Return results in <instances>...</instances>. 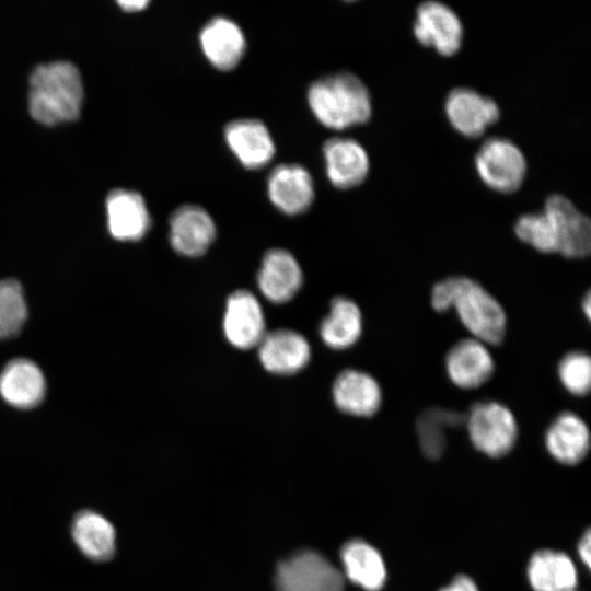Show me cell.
<instances>
[{"label": "cell", "mask_w": 591, "mask_h": 591, "mask_svg": "<svg viewBox=\"0 0 591 591\" xmlns=\"http://www.w3.org/2000/svg\"><path fill=\"white\" fill-rule=\"evenodd\" d=\"M431 304L438 312L455 308L461 322L478 339L501 344L506 315L501 305L477 282L466 277H451L432 288Z\"/></svg>", "instance_id": "cell-1"}, {"label": "cell", "mask_w": 591, "mask_h": 591, "mask_svg": "<svg viewBox=\"0 0 591 591\" xmlns=\"http://www.w3.org/2000/svg\"><path fill=\"white\" fill-rule=\"evenodd\" d=\"M306 100L316 119L332 129L366 124L372 115L368 88L359 77L349 71L334 72L316 79L308 89Z\"/></svg>", "instance_id": "cell-2"}, {"label": "cell", "mask_w": 591, "mask_h": 591, "mask_svg": "<svg viewBox=\"0 0 591 591\" xmlns=\"http://www.w3.org/2000/svg\"><path fill=\"white\" fill-rule=\"evenodd\" d=\"M83 85L77 67L69 61L38 66L30 80L32 117L45 125L74 120L81 112Z\"/></svg>", "instance_id": "cell-3"}, {"label": "cell", "mask_w": 591, "mask_h": 591, "mask_svg": "<svg viewBox=\"0 0 591 591\" xmlns=\"http://www.w3.org/2000/svg\"><path fill=\"white\" fill-rule=\"evenodd\" d=\"M475 167L484 184L501 194L517 192L526 175V160L520 148L499 137L489 138L480 146Z\"/></svg>", "instance_id": "cell-4"}, {"label": "cell", "mask_w": 591, "mask_h": 591, "mask_svg": "<svg viewBox=\"0 0 591 591\" xmlns=\"http://www.w3.org/2000/svg\"><path fill=\"white\" fill-rule=\"evenodd\" d=\"M465 422L473 445L488 456H503L514 445L517 422L512 413L501 404L484 402L473 405Z\"/></svg>", "instance_id": "cell-5"}, {"label": "cell", "mask_w": 591, "mask_h": 591, "mask_svg": "<svg viewBox=\"0 0 591 591\" xmlns=\"http://www.w3.org/2000/svg\"><path fill=\"white\" fill-rule=\"evenodd\" d=\"M277 591H344L341 572L322 555L303 551L279 564Z\"/></svg>", "instance_id": "cell-6"}, {"label": "cell", "mask_w": 591, "mask_h": 591, "mask_svg": "<svg viewBox=\"0 0 591 591\" xmlns=\"http://www.w3.org/2000/svg\"><path fill=\"white\" fill-rule=\"evenodd\" d=\"M415 38L442 56H453L462 45L463 26L457 14L439 1H425L416 9Z\"/></svg>", "instance_id": "cell-7"}, {"label": "cell", "mask_w": 591, "mask_h": 591, "mask_svg": "<svg viewBox=\"0 0 591 591\" xmlns=\"http://www.w3.org/2000/svg\"><path fill=\"white\" fill-rule=\"evenodd\" d=\"M445 115L452 127L467 138H478L500 117L498 104L471 88H455L444 102Z\"/></svg>", "instance_id": "cell-8"}, {"label": "cell", "mask_w": 591, "mask_h": 591, "mask_svg": "<svg viewBox=\"0 0 591 591\" xmlns=\"http://www.w3.org/2000/svg\"><path fill=\"white\" fill-rule=\"evenodd\" d=\"M543 210L553 221L558 253L568 258L587 257L591 250L590 219L560 194L551 195Z\"/></svg>", "instance_id": "cell-9"}, {"label": "cell", "mask_w": 591, "mask_h": 591, "mask_svg": "<svg viewBox=\"0 0 591 591\" xmlns=\"http://www.w3.org/2000/svg\"><path fill=\"white\" fill-rule=\"evenodd\" d=\"M267 194L271 204L280 211L299 215L306 211L314 200V182L303 165L279 164L268 175Z\"/></svg>", "instance_id": "cell-10"}, {"label": "cell", "mask_w": 591, "mask_h": 591, "mask_svg": "<svg viewBox=\"0 0 591 591\" xmlns=\"http://www.w3.org/2000/svg\"><path fill=\"white\" fill-rule=\"evenodd\" d=\"M224 139L239 162L247 169H259L275 155L276 146L268 127L257 118H237L224 127Z\"/></svg>", "instance_id": "cell-11"}, {"label": "cell", "mask_w": 591, "mask_h": 591, "mask_svg": "<svg viewBox=\"0 0 591 591\" xmlns=\"http://www.w3.org/2000/svg\"><path fill=\"white\" fill-rule=\"evenodd\" d=\"M326 175L337 188L349 189L364 182L370 169L366 149L355 139L333 137L322 148Z\"/></svg>", "instance_id": "cell-12"}, {"label": "cell", "mask_w": 591, "mask_h": 591, "mask_svg": "<svg viewBox=\"0 0 591 591\" xmlns=\"http://www.w3.org/2000/svg\"><path fill=\"white\" fill-rule=\"evenodd\" d=\"M216 236V224L201 206L185 204L176 208L170 218V241L173 248L185 256L204 254Z\"/></svg>", "instance_id": "cell-13"}, {"label": "cell", "mask_w": 591, "mask_h": 591, "mask_svg": "<svg viewBox=\"0 0 591 591\" xmlns=\"http://www.w3.org/2000/svg\"><path fill=\"white\" fill-rule=\"evenodd\" d=\"M200 48L207 60L219 70L235 68L246 49L240 25L223 15L211 18L199 32Z\"/></svg>", "instance_id": "cell-14"}, {"label": "cell", "mask_w": 591, "mask_h": 591, "mask_svg": "<svg viewBox=\"0 0 591 591\" xmlns=\"http://www.w3.org/2000/svg\"><path fill=\"white\" fill-rule=\"evenodd\" d=\"M223 328L227 339L239 349H248L259 344L265 335V321L254 294L237 290L229 297Z\"/></svg>", "instance_id": "cell-15"}, {"label": "cell", "mask_w": 591, "mask_h": 591, "mask_svg": "<svg viewBox=\"0 0 591 591\" xmlns=\"http://www.w3.org/2000/svg\"><path fill=\"white\" fill-rule=\"evenodd\" d=\"M257 346L260 363L275 374L296 373L309 362L311 356L306 339L290 329L265 333Z\"/></svg>", "instance_id": "cell-16"}, {"label": "cell", "mask_w": 591, "mask_h": 591, "mask_svg": "<svg viewBox=\"0 0 591 591\" xmlns=\"http://www.w3.org/2000/svg\"><path fill=\"white\" fill-rule=\"evenodd\" d=\"M111 234L120 241H137L150 228V215L143 197L134 190L115 189L106 199Z\"/></svg>", "instance_id": "cell-17"}, {"label": "cell", "mask_w": 591, "mask_h": 591, "mask_svg": "<svg viewBox=\"0 0 591 591\" xmlns=\"http://www.w3.org/2000/svg\"><path fill=\"white\" fill-rule=\"evenodd\" d=\"M257 281L265 298L274 303H283L299 290L302 271L291 253L273 248L263 258Z\"/></svg>", "instance_id": "cell-18"}, {"label": "cell", "mask_w": 591, "mask_h": 591, "mask_svg": "<svg viewBox=\"0 0 591 591\" xmlns=\"http://www.w3.org/2000/svg\"><path fill=\"white\" fill-rule=\"evenodd\" d=\"M450 380L462 389L484 384L494 372V361L487 348L477 339H464L454 345L445 357Z\"/></svg>", "instance_id": "cell-19"}, {"label": "cell", "mask_w": 591, "mask_h": 591, "mask_svg": "<svg viewBox=\"0 0 591 591\" xmlns=\"http://www.w3.org/2000/svg\"><path fill=\"white\" fill-rule=\"evenodd\" d=\"M333 397L336 406L344 413L370 417L382 402V393L376 381L363 372L346 370L335 380Z\"/></svg>", "instance_id": "cell-20"}, {"label": "cell", "mask_w": 591, "mask_h": 591, "mask_svg": "<svg viewBox=\"0 0 591 591\" xmlns=\"http://www.w3.org/2000/svg\"><path fill=\"white\" fill-rule=\"evenodd\" d=\"M71 536L90 560L107 561L116 553V531L109 520L96 511L78 512L71 523Z\"/></svg>", "instance_id": "cell-21"}, {"label": "cell", "mask_w": 591, "mask_h": 591, "mask_svg": "<svg viewBox=\"0 0 591 591\" xmlns=\"http://www.w3.org/2000/svg\"><path fill=\"white\" fill-rule=\"evenodd\" d=\"M0 394L9 404L19 408L38 405L45 394L40 369L26 359L12 360L0 374Z\"/></svg>", "instance_id": "cell-22"}, {"label": "cell", "mask_w": 591, "mask_h": 591, "mask_svg": "<svg viewBox=\"0 0 591 591\" xmlns=\"http://www.w3.org/2000/svg\"><path fill=\"white\" fill-rule=\"evenodd\" d=\"M546 448L558 462L575 465L581 462L590 448V434L584 421L577 415L561 413L549 426Z\"/></svg>", "instance_id": "cell-23"}, {"label": "cell", "mask_w": 591, "mask_h": 591, "mask_svg": "<svg viewBox=\"0 0 591 591\" xmlns=\"http://www.w3.org/2000/svg\"><path fill=\"white\" fill-rule=\"evenodd\" d=\"M528 577L534 591H571L577 584V570L564 553L544 549L530 559Z\"/></svg>", "instance_id": "cell-24"}, {"label": "cell", "mask_w": 591, "mask_h": 591, "mask_svg": "<svg viewBox=\"0 0 591 591\" xmlns=\"http://www.w3.org/2000/svg\"><path fill=\"white\" fill-rule=\"evenodd\" d=\"M345 573L354 583L368 591H379L386 580L385 565L380 553L370 544L354 540L340 553Z\"/></svg>", "instance_id": "cell-25"}, {"label": "cell", "mask_w": 591, "mask_h": 591, "mask_svg": "<svg viewBox=\"0 0 591 591\" xmlns=\"http://www.w3.org/2000/svg\"><path fill=\"white\" fill-rule=\"evenodd\" d=\"M361 331V312L356 303L346 298H335L320 329L324 343L333 349H345L358 340Z\"/></svg>", "instance_id": "cell-26"}, {"label": "cell", "mask_w": 591, "mask_h": 591, "mask_svg": "<svg viewBox=\"0 0 591 591\" xmlns=\"http://www.w3.org/2000/svg\"><path fill=\"white\" fill-rule=\"evenodd\" d=\"M466 421V414L442 408L424 410L416 421L421 450L431 460L440 457L445 448V430Z\"/></svg>", "instance_id": "cell-27"}, {"label": "cell", "mask_w": 591, "mask_h": 591, "mask_svg": "<svg viewBox=\"0 0 591 591\" xmlns=\"http://www.w3.org/2000/svg\"><path fill=\"white\" fill-rule=\"evenodd\" d=\"M514 232L521 241L542 253H558L556 231L544 210L521 216L515 222Z\"/></svg>", "instance_id": "cell-28"}, {"label": "cell", "mask_w": 591, "mask_h": 591, "mask_svg": "<svg viewBox=\"0 0 591 591\" xmlns=\"http://www.w3.org/2000/svg\"><path fill=\"white\" fill-rule=\"evenodd\" d=\"M27 316L21 285L14 279L0 281V339L16 335Z\"/></svg>", "instance_id": "cell-29"}, {"label": "cell", "mask_w": 591, "mask_h": 591, "mask_svg": "<svg viewBox=\"0 0 591 591\" xmlns=\"http://www.w3.org/2000/svg\"><path fill=\"white\" fill-rule=\"evenodd\" d=\"M558 374L563 385L573 395H587L591 386V361L588 355L575 351L566 355Z\"/></svg>", "instance_id": "cell-30"}, {"label": "cell", "mask_w": 591, "mask_h": 591, "mask_svg": "<svg viewBox=\"0 0 591 591\" xmlns=\"http://www.w3.org/2000/svg\"><path fill=\"white\" fill-rule=\"evenodd\" d=\"M440 591H478V589L470 577L457 576L449 586Z\"/></svg>", "instance_id": "cell-31"}, {"label": "cell", "mask_w": 591, "mask_h": 591, "mask_svg": "<svg viewBox=\"0 0 591 591\" xmlns=\"http://www.w3.org/2000/svg\"><path fill=\"white\" fill-rule=\"evenodd\" d=\"M578 552L581 560L589 567L591 559V538L590 532L587 531L583 537L581 538L578 547Z\"/></svg>", "instance_id": "cell-32"}, {"label": "cell", "mask_w": 591, "mask_h": 591, "mask_svg": "<svg viewBox=\"0 0 591 591\" xmlns=\"http://www.w3.org/2000/svg\"><path fill=\"white\" fill-rule=\"evenodd\" d=\"M149 1L147 0H124L118 1V4L121 7V9L126 11H138L142 10L148 5Z\"/></svg>", "instance_id": "cell-33"}, {"label": "cell", "mask_w": 591, "mask_h": 591, "mask_svg": "<svg viewBox=\"0 0 591 591\" xmlns=\"http://www.w3.org/2000/svg\"><path fill=\"white\" fill-rule=\"evenodd\" d=\"M582 306H583V311L586 313L587 318L590 320V315H591V296H590L589 291L586 293V297L582 300Z\"/></svg>", "instance_id": "cell-34"}, {"label": "cell", "mask_w": 591, "mask_h": 591, "mask_svg": "<svg viewBox=\"0 0 591 591\" xmlns=\"http://www.w3.org/2000/svg\"><path fill=\"white\" fill-rule=\"evenodd\" d=\"M571 591H575V590H571Z\"/></svg>", "instance_id": "cell-35"}]
</instances>
